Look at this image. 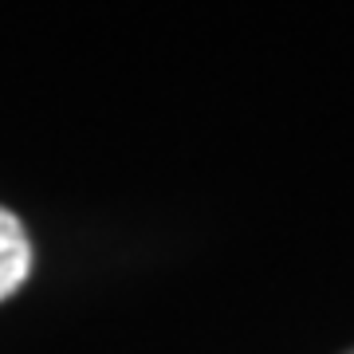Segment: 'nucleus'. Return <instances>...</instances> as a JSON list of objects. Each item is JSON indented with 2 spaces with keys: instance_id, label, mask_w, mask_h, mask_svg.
Segmentation results:
<instances>
[{
  "instance_id": "f257e3e1",
  "label": "nucleus",
  "mask_w": 354,
  "mask_h": 354,
  "mask_svg": "<svg viewBox=\"0 0 354 354\" xmlns=\"http://www.w3.org/2000/svg\"><path fill=\"white\" fill-rule=\"evenodd\" d=\"M32 276V241L20 216L0 205V304L20 291Z\"/></svg>"
},
{
  "instance_id": "f03ea898",
  "label": "nucleus",
  "mask_w": 354,
  "mask_h": 354,
  "mask_svg": "<svg viewBox=\"0 0 354 354\" xmlns=\"http://www.w3.org/2000/svg\"><path fill=\"white\" fill-rule=\"evenodd\" d=\"M351 354H354V351H351Z\"/></svg>"
}]
</instances>
